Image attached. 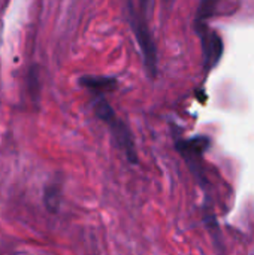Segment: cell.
<instances>
[{
	"label": "cell",
	"mask_w": 254,
	"mask_h": 255,
	"mask_svg": "<svg viewBox=\"0 0 254 255\" xmlns=\"http://www.w3.org/2000/svg\"><path fill=\"white\" fill-rule=\"evenodd\" d=\"M201 34V42H202V52H204V64L205 69L210 70L213 67H216L223 55V40L219 36V33H216L214 30L204 27L199 30Z\"/></svg>",
	"instance_id": "cell-3"
},
{
	"label": "cell",
	"mask_w": 254,
	"mask_h": 255,
	"mask_svg": "<svg viewBox=\"0 0 254 255\" xmlns=\"http://www.w3.org/2000/svg\"><path fill=\"white\" fill-rule=\"evenodd\" d=\"M150 3H151V0H141V4H142V9H147Z\"/></svg>",
	"instance_id": "cell-6"
},
{
	"label": "cell",
	"mask_w": 254,
	"mask_h": 255,
	"mask_svg": "<svg viewBox=\"0 0 254 255\" xmlns=\"http://www.w3.org/2000/svg\"><path fill=\"white\" fill-rule=\"evenodd\" d=\"M94 112L96 115L105 121L114 136V139L117 140V143L120 145V148L126 152L127 158L132 161V163H136V151H135V143H133V139H132V134H130V130L126 127V124L117 118L115 112L112 111L111 105L105 100V99H100L94 103Z\"/></svg>",
	"instance_id": "cell-1"
},
{
	"label": "cell",
	"mask_w": 254,
	"mask_h": 255,
	"mask_svg": "<svg viewBox=\"0 0 254 255\" xmlns=\"http://www.w3.org/2000/svg\"><path fill=\"white\" fill-rule=\"evenodd\" d=\"M220 0H201L198 6V13H196V27L201 30L207 27V21L216 13V9L219 6Z\"/></svg>",
	"instance_id": "cell-5"
},
{
	"label": "cell",
	"mask_w": 254,
	"mask_h": 255,
	"mask_svg": "<svg viewBox=\"0 0 254 255\" xmlns=\"http://www.w3.org/2000/svg\"><path fill=\"white\" fill-rule=\"evenodd\" d=\"M130 24H132V30L136 36V40L139 43L142 57H144V64L148 70V73L154 78L157 75V49H156V43L154 39L151 36V31L144 19V16H141L132 6H130Z\"/></svg>",
	"instance_id": "cell-2"
},
{
	"label": "cell",
	"mask_w": 254,
	"mask_h": 255,
	"mask_svg": "<svg viewBox=\"0 0 254 255\" xmlns=\"http://www.w3.org/2000/svg\"><path fill=\"white\" fill-rule=\"evenodd\" d=\"M81 85L91 90L93 93L102 94L117 88V81L109 76H84L81 79Z\"/></svg>",
	"instance_id": "cell-4"
}]
</instances>
